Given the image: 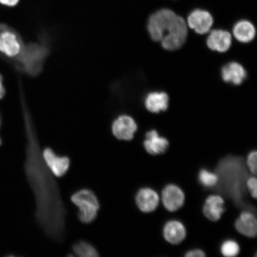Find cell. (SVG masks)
<instances>
[{
	"mask_svg": "<svg viewBox=\"0 0 257 257\" xmlns=\"http://www.w3.org/2000/svg\"><path fill=\"white\" fill-rule=\"evenodd\" d=\"M245 164L250 174L253 176L257 175V151L252 150L250 152L245 159Z\"/></svg>",
	"mask_w": 257,
	"mask_h": 257,
	"instance_id": "22",
	"label": "cell"
},
{
	"mask_svg": "<svg viewBox=\"0 0 257 257\" xmlns=\"http://www.w3.org/2000/svg\"><path fill=\"white\" fill-rule=\"evenodd\" d=\"M73 252L80 257H96L99 254L97 250L91 244L85 241H80L74 244L73 246Z\"/></svg>",
	"mask_w": 257,
	"mask_h": 257,
	"instance_id": "20",
	"label": "cell"
},
{
	"mask_svg": "<svg viewBox=\"0 0 257 257\" xmlns=\"http://www.w3.org/2000/svg\"><path fill=\"white\" fill-rule=\"evenodd\" d=\"M20 97L27 140L25 172L36 202L35 217L48 237L61 240L65 227L66 208L59 186L42 156L33 120L24 93H21Z\"/></svg>",
	"mask_w": 257,
	"mask_h": 257,
	"instance_id": "1",
	"label": "cell"
},
{
	"mask_svg": "<svg viewBox=\"0 0 257 257\" xmlns=\"http://www.w3.org/2000/svg\"><path fill=\"white\" fill-rule=\"evenodd\" d=\"M147 30L152 40L161 43L167 51L180 49L187 38L188 27L184 19L169 9H161L151 15Z\"/></svg>",
	"mask_w": 257,
	"mask_h": 257,
	"instance_id": "2",
	"label": "cell"
},
{
	"mask_svg": "<svg viewBox=\"0 0 257 257\" xmlns=\"http://www.w3.org/2000/svg\"><path fill=\"white\" fill-rule=\"evenodd\" d=\"M26 46L18 32L7 24L0 23V58L11 63L21 56Z\"/></svg>",
	"mask_w": 257,
	"mask_h": 257,
	"instance_id": "4",
	"label": "cell"
},
{
	"mask_svg": "<svg viewBox=\"0 0 257 257\" xmlns=\"http://www.w3.org/2000/svg\"><path fill=\"white\" fill-rule=\"evenodd\" d=\"M138 125L130 115H121L112 124V133L118 140L130 141L134 139Z\"/></svg>",
	"mask_w": 257,
	"mask_h": 257,
	"instance_id": "8",
	"label": "cell"
},
{
	"mask_svg": "<svg viewBox=\"0 0 257 257\" xmlns=\"http://www.w3.org/2000/svg\"><path fill=\"white\" fill-rule=\"evenodd\" d=\"M162 233L166 242L174 246L181 245L186 237L185 225L176 219L167 221L163 227Z\"/></svg>",
	"mask_w": 257,
	"mask_h": 257,
	"instance_id": "14",
	"label": "cell"
},
{
	"mask_svg": "<svg viewBox=\"0 0 257 257\" xmlns=\"http://www.w3.org/2000/svg\"><path fill=\"white\" fill-rule=\"evenodd\" d=\"M198 179L201 186L211 189L217 185L219 177L216 173L209 171L206 169H201L198 173Z\"/></svg>",
	"mask_w": 257,
	"mask_h": 257,
	"instance_id": "19",
	"label": "cell"
},
{
	"mask_svg": "<svg viewBox=\"0 0 257 257\" xmlns=\"http://www.w3.org/2000/svg\"><path fill=\"white\" fill-rule=\"evenodd\" d=\"M6 95V89L4 85H3V76L0 74V100L4 98Z\"/></svg>",
	"mask_w": 257,
	"mask_h": 257,
	"instance_id": "26",
	"label": "cell"
},
{
	"mask_svg": "<svg viewBox=\"0 0 257 257\" xmlns=\"http://www.w3.org/2000/svg\"><path fill=\"white\" fill-rule=\"evenodd\" d=\"M221 254L225 257H235L239 254V244L236 240H224L220 246Z\"/></svg>",
	"mask_w": 257,
	"mask_h": 257,
	"instance_id": "21",
	"label": "cell"
},
{
	"mask_svg": "<svg viewBox=\"0 0 257 257\" xmlns=\"http://www.w3.org/2000/svg\"><path fill=\"white\" fill-rule=\"evenodd\" d=\"M226 211L224 199L217 194L208 195L202 208V214L211 222H217Z\"/></svg>",
	"mask_w": 257,
	"mask_h": 257,
	"instance_id": "10",
	"label": "cell"
},
{
	"mask_svg": "<svg viewBox=\"0 0 257 257\" xmlns=\"http://www.w3.org/2000/svg\"><path fill=\"white\" fill-rule=\"evenodd\" d=\"M71 201L78 207V217L83 223L88 224L95 220L99 210V203L94 193L83 189L72 195Z\"/></svg>",
	"mask_w": 257,
	"mask_h": 257,
	"instance_id": "5",
	"label": "cell"
},
{
	"mask_svg": "<svg viewBox=\"0 0 257 257\" xmlns=\"http://www.w3.org/2000/svg\"><path fill=\"white\" fill-rule=\"evenodd\" d=\"M160 198V202L166 210L173 213L184 207L185 195L178 185L169 184L162 189Z\"/></svg>",
	"mask_w": 257,
	"mask_h": 257,
	"instance_id": "6",
	"label": "cell"
},
{
	"mask_svg": "<svg viewBox=\"0 0 257 257\" xmlns=\"http://www.w3.org/2000/svg\"><path fill=\"white\" fill-rule=\"evenodd\" d=\"M135 201L141 213H150L156 211L160 202V196L154 189L149 187L141 188L135 196Z\"/></svg>",
	"mask_w": 257,
	"mask_h": 257,
	"instance_id": "7",
	"label": "cell"
},
{
	"mask_svg": "<svg viewBox=\"0 0 257 257\" xmlns=\"http://www.w3.org/2000/svg\"><path fill=\"white\" fill-rule=\"evenodd\" d=\"M49 53L48 42L42 37L38 42L27 44L21 56L10 64L19 72L29 76H37L43 71Z\"/></svg>",
	"mask_w": 257,
	"mask_h": 257,
	"instance_id": "3",
	"label": "cell"
},
{
	"mask_svg": "<svg viewBox=\"0 0 257 257\" xmlns=\"http://www.w3.org/2000/svg\"><path fill=\"white\" fill-rule=\"evenodd\" d=\"M189 28L196 33L204 35L210 31L214 23L213 16L206 11L196 9L191 12L187 19Z\"/></svg>",
	"mask_w": 257,
	"mask_h": 257,
	"instance_id": "12",
	"label": "cell"
},
{
	"mask_svg": "<svg viewBox=\"0 0 257 257\" xmlns=\"http://www.w3.org/2000/svg\"><path fill=\"white\" fill-rule=\"evenodd\" d=\"M42 156L47 168L54 176L62 177L68 171L70 163L68 157L56 155L50 148L45 149Z\"/></svg>",
	"mask_w": 257,
	"mask_h": 257,
	"instance_id": "13",
	"label": "cell"
},
{
	"mask_svg": "<svg viewBox=\"0 0 257 257\" xmlns=\"http://www.w3.org/2000/svg\"><path fill=\"white\" fill-rule=\"evenodd\" d=\"M169 95L164 92H152L145 99V107L152 113L166 111L169 107Z\"/></svg>",
	"mask_w": 257,
	"mask_h": 257,
	"instance_id": "17",
	"label": "cell"
},
{
	"mask_svg": "<svg viewBox=\"0 0 257 257\" xmlns=\"http://www.w3.org/2000/svg\"><path fill=\"white\" fill-rule=\"evenodd\" d=\"M185 257H205L206 253L200 248H194L188 250L184 254Z\"/></svg>",
	"mask_w": 257,
	"mask_h": 257,
	"instance_id": "24",
	"label": "cell"
},
{
	"mask_svg": "<svg viewBox=\"0 0 257 257\" xmlns=\"http://www.w3.org/2000/svg\"><path fill=\"white\" fill-rule=\"evenodd\" d=\"M234 37L241 43H249L255 37L256 30L251 22L247 20H241L234 25L233 28Z\"/></svg>",
	"mask_w": 257,
	"mask_h": 257,
	"instance_id": "18",
	"label": "cell"
},
{
	"mask_svg": "<svg viewBox=\"0 0 257 257\" xmlns=\"http://www.w3.org/2000/svg\"><path fill=\"white\" fill-rule=\"evenodd\" d=\"M143 147L151 156H162L168 152L170 143L166 138L160 136L158 132L153 130L147 132L145 135Z\"/></svg>",
	"mask_w": 257,
	"mask_h": 257,
	"instance_id": "9",
	"label": "cell"
},
{
	"mask_svg": "<svg viewBox=\"0 0 257 257\" xmlns=\"http://www.w3.org/2000/svg\"><path fill=\"white\" fill-rule=\"evenodd\" d=\"M232 35L229 32L223 30H214L208 35L206 44L209 49L225 53L229 50L232 45Z\"/></svg>",
	"mask_w": 257,
	"mask_h": 257,
	"instance_id": "15",
	"label": "cell"
},
{
	"mask_svg": "<svg viewBox=\"0 0 257 257\" xmlns=\"http://www.w3.org/2000/svg\"><path fill=\"white\" fill-rule=\"evenodd\" d=\"M1 117H0V126H1ZM2 139H1V138H0V146H2Z\"/></svg>",
	"mask_w": 257,
	"mask_h": 257,
	"instance_id": "27",
	"label": "cell"
},
{
	"mask_svg": "<svg viewBox=\"0 0 257 257\" xmlns=\"http://www.w3.org/2000/svg\"><path fill=\"white\" fill-rule=\"evenodd\" d=\"M221 76L225 82L239 85L246 79L247 73L240 64L233 62L226 64L222 67Z\"/></svg>",
	"mask_w": 257,
	"mask_h": 257,
	"instance_id": "16",
	"label": "cell"
},
{
	"mask_svg": "<svg viewBox=\"0 0 257 257\" xmlns=\"http://www.w3.org/2000/svg\"><path fill=\"white\" fill-rule=\"evenodd\" d=\"M246 188L248 194L253 200L257 199V179L256 176L251 175L246 179Z\"/></svg>",
	"mask_w": 257,
	"mask_h": 257,
	"instance_id": "23",
	"label": "cell"
},
{
	"mask_svg": "<svg viewBox=\"0 0 257 257\" xmlns=\"http://www.w3.org/2000/svg\"><path fill=\"white\" fill-rule=\"evenodd\" d=\"M234 227L241 236L250 239L255 238L257 235L256 214L250 211L243 210L234 221Z\"/></svg>",
	"mask_w": 257,
	"mask_h": 257,
	"instance_id": "11",
	"label": "cell"
},
{
	"mask_svg": "<svg viewBox=\"0 0 257 257\" xmlns=\"http://www.w3.org/2000/svg\"><path fill=\"white\" fill-rule=\"evenodd\" d=\"M19 0H0V4L8 7H14L18 4Z\"/></svg>",
	"mask_w": 257,
	"mask_h": 257,
	"instance_id": "25",
	"label": "cell"
}]
</instances>
